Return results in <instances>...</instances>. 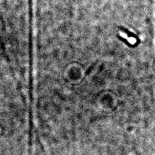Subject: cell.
I'll return each mask as SVG.
<instances>
[{
  "instance_id": "6da1fadb",
  "label": "cell",
  "mask_w": 155,
  "mask_h": 155,
  "mask_svg": "<svg viewBox=\"0 0 155 155\" xmlns=\"http://www.w3.org/2000/svg\"><path fill=\"white\" fill-rule=\"evenodd\" d=\"M120 29H122V30H123V31L124 32H125L127 35H129V37H132V38H134L136 39V40H138V38H137V36H136V35H135L134 34H133V33L130 32L128 29H124V28H123V27H120Z\"/></svg>"
}]
</instances>
